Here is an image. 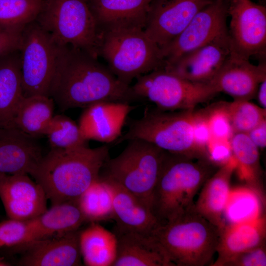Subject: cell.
Here are the masks:
<instances>
[{"label": "cell", "instance_id": "obj_1", "mask_svg": "<svg viewBox=\"0 0 266 266\" xmlns=\"http://www.w3.org/2000/svg\"><path fill=\"white\" fill-rule=\"evenodd\" d=\"M48 97L62 111L99 102L141 100L97 58L69 45H58Z\"/></svg>", "mask_w": 266, "mask_h": 266}, {"label": "cell", "instance_id": "obj_2", "mask_svg": "<svg viewBox=\"0 0 266 266\" xmlns=\"http://www.w3.org/2000/svg\"><path fill=\"white\" fill-rule=\"evenodd\" d=\"M109 147L88 145L52 149L43 156L30 175L43 189L52 204L77 201L99 177L109 159Z\"/></svg>", "mask_w": 266, "mask_h": 266}, {"label": "cell", "instance_id": "obj_3", "mask_svg": "<svg viewBox=\"0 0 266 266\" xmlns=\"http://www.w3.org/2000/svg\"><path fill=\"white\" fill-rule=\"evenodd\" d=\"M220 166L209 159L166 152L150 205L159 223L169 222L193 209L197 193Z\"/></svg>", "mask_w": 266, "mask_h": 266}, {"label": "cell", "instance_id": "obj_4", "mask_svg": "<svg viewBox=\"0 0 266 266\" xmlns=\"http://www.w3.org/2000/svg\"><path fill=\"white\" fill-rule=\"evenodd\" d=\"M99 56L121 82L130 85L133 79L162 68L160 47L138 26H115L101 30Z\"/></svg>", "mask_w": 266, "mask_h": 266}, {"label": "cell", "instance_id": "obj_5", "mask_svg": "<svg viewBox=\"0 0 266 266\" xmlns=\"http://www.w3.org/2000/svg\"><path fill=\"white\" fill-rule=\"evenodd\" d=\"M220 230L195 207L180 217L160 224L152 235L173 266H210Z\"/></svg>", "mask_w": 266, "mask_h": 266}, {"label": "cell", "instance_id": "obj_6", "mask_svg": "<svg viewBox=\"0 0 266 266\" xmlns=\"http://www.w3.org/2000/svg\"><path fill=\"white\" fill-rule=\"evenodd\" d=\"M197 116L194 109L164 111L146 108L141 117L130 121L128 131L115 141L116 144L141 139L170 153L210 159L208 153L195 139Z\"/></svg>", "mask_w": 266, "mask_h": 266}, {"label": "cell", "instance_id": "obj_7", "mask_svg": "<svg viewBox=\"0 0 266 266\" xmlns=\"http://www.w3.org/2000/svg\"><path fill=\"white\" fill-rule=\"evenodd\" d=\"M166 153L145 140H129L120 154L105 162L99 176L120 185L150 207Z\"/></svg>", "mask_w": 266, "mask_h": 266}, {"label": "cell", "instance_id": "obj_8", "mask_svg": "<svg viewBox=\"0 0 266 266\" xmlns=\"http://www.w3.org/2000/svg\"><path fill=\"white\" fill-rule=\"evenodd\" d=\"M36 21L58 45L99 57L101 31L86 0H44Z\"/></svg>", "mask_w": 266, "mask_h": 266}, {"label": "cell", "instance_id": "obj_9", "mask_svg": "<svg viewBox=\"0 0 266 266\" xmlns=\"http://www.w3.org/2000/svg\"><path fill=\"white\" fill-rule=\"evenodd\" d=\"M132 88L140 100L146 99L164 111L194 109L217 94L211 84L191 82L163 68L138 77Z\"/></svg>", "mask_w": 266, "mask_h": 266}, {"label": "cell", "instance_id": "obj_10", "mask_svg": "<svg viewBox=\"0 0 266 266\" xmlns=\"http://www.w3.org/2000/svg\"><path fill=\"white\" fill-rule=\"evenodd\" d=\"M58 47L36 20L23 29L19 51L24 97H48Z\"/></svg>", "mask_w": 266, "mask_h": 266}, {"label": "cell", "instance_id": "obj_11", "mask_svg": "<svg viewBox=\"0 0 266 266\" xmlns=\"http://www.w3.org/2000/svg\"><path fill=\"white\" fill-rule=\"evenodd\" d=\"M228 33L231 54L249 60L264 59L266 51V8L251 0H230Z\"/></svg>", "mask_w": 266, "mask_h": 266}, {"label": "cell", "instance_id": "obj_12", "mask_svg": "<svg viewBox=\"0 0 266 266\" xmlns=\"http://www.w3.org/2000/svg\"><path fill=\"white\" fill-rule=\"evenodd\" d=\"M229 3L230 0H213L198 12L185 29L161 49L163 66L190 51L228 35Z\"/></svg>", "mask_w": 266, "mask_h": 266}, {"label": "cell", "instance_id": "obj_13", "mask_svg": "<svg viewBox=\"0 0 266 266\" xmlns=\"http://www.w3.org/2000/svg\"><path fill=\"white\" fill-rule=\"evenodd\" d=\"M213 0H151L144 30L162 49L173 41L191 20Z\"/></svg>", "mask_w": 266, "mask_h": 266}, {"label": "cell", "instance_id": "obj_14", "mask_svg": "<svg viewBox=\"0 0 266 266\" xmlns=\"http://www.w3.org/2000/svg\"><path fill=\"white\" fill-rule=\"evenodd\" d=\"M230 54L228 35L190 51L161 68L191 82L210 84Z\"/></svg>", "mask_w": 266, "mask_h": 266}, {"label": "cell", "instance_id": "obj_15", "mask_svg": "<svg viewBox=\"0 0 266 266\" xmlns=\"http://www.w3.org/2000/svg\"><path fill=\"white\" fill-rule=\"evenodd\" d=\"M0 198L9 218L29 220L47 209L43 188L27 174L0 173Z\"/></svg>", "mask_w": 266, "mask_h": 266}, {"label": "cell", "instance_id": "obj_16", "mask_svg": "<svg viewBox=\"0 0 266 266\" xmlns=\"http://www.w3.org/2000/svg\"><path fill=\"white\" fill-rule=\"evenodd\" d=\"M266 79L265 60L258 65L230 54L211 81L217 93L224 92L234 100H249L257 94L259 84Z\"/></svg>", "mask_w": 266, "mask_h": 266}, {"label": "cell", "instance_id": "obj_17", "mask_svg": "<svg viewBox=\"0 0 266 266\" xmlns=\"http://www.w3.org/2000/svg\"><path fill=\"white\" fill-rule=\"evenodd\" d=\"M135 107L130 103L103 101L92 104L82 111L78 123L85 139L108 143L121 134L129 114Z\"/></svg>", "mask_w": 266, "mask_h": 266}, {"label": "cell", "instance_id": "obj_18", "mask_svg": "<svg viewBox=\"0 0 266 266\" xmlns=\"http://www.w3.org/2000/svg\"><path fill=\"white\" fill-rule=\"evenodd\" d=\"M80 231L36 240L25 245L27 249L19 262V265L81 266Z\"/></svg>", "mask_w": 266, "mask_h": 266}, {"label": "cell", "instance_id": "obj_19", "mask_svg": "<svg viewBox=\"0 0 266 266\" xmlns=\"http://www.w3.org/2000/svg\"><path fill=\"white\" fill-rule=\"evenodd\" d=\"M33 137L14 127L0 128V173L30 174L43 156Z\"/></svg>", "mask_w": 266, "mask_h": 266}, {"label": "cell", "instance_id": "obj_20", "mask_svg": "<svg viewBox=\"0 0 266 266\" xmlns=\"http://www.w3.org/2000/svg\"><path fill=\"white\" fill-rule=\"evenodd\" d=\"M117 242L112 266H173L152 235L114 228Z\"/></svg>", "mask_w": 266, "mask_h": 266}, {"label": "cell", "instance_id": "obj_21", "mask_svg": "<svg viewBox=\"0 0 266 266\" xmlns=\"http://www.w3.org/2000/svg\"><path fill=\"white\" fill-rule=\"evenodd\" d=\"M236 166L233 156L206 180L195 202V210L220 231L226 224L225 211L231 191V177Z\"/></svg>", "mask_w": 266, "mask_h": 266}, {"label": "cell", "instance_id": "obj_22", "mask_svg": "<svg viewBox=\"0 0 266 266\" xmlns=\"http://www.w3.org/2000/svg\"><path fill=\"white\" fill-rule=\"evenodd\" d=\"M100 177L107 181L112 191L115 227L152 235L160 224L150 206L118 184Z\"/></svg>", "mask_w": 266, "mask_h": 266}, {"label": "cell", "instance_id": "obj_23", "mask_svg": "<svg viewBox=\"0 0 266 266\" xmlns=\"http://www.w3.org/2000/svg\"><path fill=\"white\" fill-rule=\"evenodd\" d=\"M264 215L251 221L228 223L221 231L216 253L211 266H222L229 259L266 243Z\"/></svg>", "mask_w": 266, "mask_h": 266}, {"label": "cell", "instance_id": "obj_24", "mask_svg": "<svg viewBox=\"0 0 266 266\" xmlns=\"http://www.w3.org/2000/svg\"><path fill=\"white\" fill-rule=\"evenodd\" d=\"M151 0H87L102 30L112 26L133 25L144 28Z\"/></svg>", "mask_w": 266, "mask_h": 266}, {"label": "cell", "instance_id": "obj_25", "mask_svg": "<svg viewBox=\"0 0 266 266\" xmlns=\"http://www.w3.org/2000/svg\"><path fill=\"white\" fill-rule=\"evenodd\" d=\"M29 221L34 241L77 231L86 222L77 201L52 204Z\"/></svg>", "mask_w": 266, "mask_h": 266}, {"label": "cell", "instance_id": "obj_26", "mask_svg": "<svg viewBox=\"0 0 266 266\" xmlns=\"http://www.w3.org/2000/svg\"><path fill=\"white\" fill-rule=\"evenodd\" d=\"M23 97L18 50L0 57V128L14 127L15 112Z\"/></svg>", "mask_w": 266, "mask_h": 266}, {"label": "cell", "instance_id": "obj_27", "mask_svg": "<svg viewBox=\"0 0 266 266\" xmlns=\"http://www.w3.org/2000/svg\"><path fill=\"white\" fill-rule=\"evenodd\" d=\"M79 247L85 266H112L117 255V242L114 232L97 222L80 231Z\"/></svg>", "mask_w": 266, "mask_h": 266}, {"label": "cell", "instance_id": "obj_28", "mask_svg": "<svg viewBox=\"0 0 266 266\" xmlns=\"http://www.w3.org/2000/svg\"><path fill=\"white\" fill-rule=\"evenodd\" d=\"M55 103L44 95L23 97L17 108L14 127L37 138L45 136L54 115Z\"/></svg>", "mask_w": 266, "mask_h": 266}, {"label": "cell", "instance_id": "obj_29", "mask_svg": "<svg viewBox=\"0 0 266 266\" xmlns=\"http://www.w3.org/2000/svg\"><path fill=\"white\" fill-rule=\"evenodd\" d=\"M233 156L236 161L239 176L248 186L261 195L260 176L261 169L258 147L246 133H233L230 140Z\"/></svg>", "mask_w": 266, "mask_h": 266}, {"label": "cell", "instance_id": "obj_30", "mask_svg": "<svg viewBox=\"0 0 266 266\" xmlns=\"http://www.w3.org/2000/svg\"><path fill=\"white\" fill-rule=\"evenodd\" d=\"M77 203L86 222L113 220L112 191L107 181L100 176L81 195Z\"/></svg>", "mask_w": 266, "mask_h": 266}, {"label": "cell", "instance_id": "obj_31", "mask_svg": "<svg viewBox=\"0 0 266 266\" xmlns=\"http://www.w3.org/2000/svg\"><path fill=\"white\" fill-rule=\"evenodd\" d=\"M264 198L258 192L248 186L230 191L225 211L229 223L251 221L262 214Z\"/></svg>", "mask_w": 266, "mask_h": 266}, {"label": "cell", "instance_id": "obj_32", "mask_svg": "<svg viewBox=\"0 0 266 266\" xmlns=\"http://www.w3.org/2000/svg\"><path fill=\"white\" fill-rule=\"evenodd\" d=\"M44 0H0V29L21 31L36 20Z\"/></svg>", "mask_w": 266, "mask_h": 266}, {"label": "cell", "instance_id": "obj_33", "mask_svg": "<svg viewBox=\"0 0 266 266\" xmlns=\"http://www.w3.org/2000/svg\"><path fill=\"white\" fill-rule=\"evenodd\" d=\"M51 149L66 150L87 145L78 124L69 117L54 115L45 134Z\"/></svg>", "mask_w": 266, "mask_h": 266}, {"label": "cell", "instance_id": "obj_34", "mask_svg": "<svg viewBox=\"0 0 266 266\" xmlns=\"http://www.w3.org/2000/svg\"><path fill=\"white\" fill-rule=\"evenodd\" d=\"M246 100L225 103L233 133H247L266 120V110Z\"/></svg>", "mask_w": 266, "mask_h": 266}, {"label": "cell", "instance_id": "obj_35", "mask_svg": "<svg viewBox=\"0 0 266 266\" xmlns=\"http://www.w3.org/2000/svg\"><path fill=\"white\" fill-rule=\"evenodd\" d=\"M34 241L29 220L9 218L0 223V247L26 245Z\"/></svg>", "mask_w": 266, "mask_h": 266}, {"label": "cell", "instance_id": "obj_36", "mask_svg": "<svg viewBox=\"0 0 266 266\" xmlns=\"http://www.w3.org/2000/svg\"><path fill=\"white\" fill-rule=\"evenodd\" d=\"M224 105L202 112L209 126L212 138L227 140L233 134L230 120Z\"/></svg>", "mask_w": 266, "mask_h": 266}, {"label": "cell", "instance_id": "obj_37", "mask_svg": "<svg viewBox=\"0 0 266 266\" xmlns=\"http://www.w3.org/2000/svg\"><path fill=\"white\" fill-rule=\"evenodd\" d=\"M266 243L242 252L226 261L222 266H266Z\"/></svg>", "mask_w": 266, "mask_h": 266}, {"label": "cell", "instance_id": "obj_38", "mask_svg": "<svg viewBox=\"0 0 266 266\" xmlns=\"http://www.w3.org/2000/svg\"><path fill=\"white\" fill-rule=\"evenodd\" d=\"M22 31L0 29V57L19 49Z\"/></svg>", "mask_w": 266, "mask_h": 266}, {"label": "cell", "instance_id": "obj_39", "mask_svg": "<svg viewBox=\"0 0 266 266\" xmlns=\"http://www.w3.org/2000/svg\"><path fill=\"white\" fill-rule=\"evenodd\" d=\"M194 134L197 144L208 153L207 147L211 141L212 136L209 126L202 112H197Z\"/></svg>", "mask_w": 266, "mask_h": 266}, {"label": "cell", "instance_id": "obj_40", "mask_svg": "<svg viewBox=\"0 0 266 266\" xmlns=\"http://www.w3.org/2000/svg\"><path fill=\"white\" fill-rule=\"evenodd\" d=\"M226 141L216 140L214 143H209L207 147L211 160L220 166L233 156L230 144H227Z\"/></svg>", "mask_w": 266, "mask_h": 266}, {"label": "cell", "instance_id": "obj_41", "mask_svg": "<svg viewBox=\"0 0 266 266\" xmlns=\"http://www.w3.org/2000/svg\"><path fill=\"white\" fill-rule=\"evenodd\" d=\"M258 148L266 146V120L246 133Z\"/></svg>", "mask_w": 266, "mask_h": 266}, {"label": "cell", "instance_id": "obj_42", "mask_svg": "<svg viewBox=\"0 0 266 266\" xmlns=\"http://www.w3.org/2000/svg\"><path fill=\"white\" fill-rule=\"evenodd\" d=\"M257 94L258 100L262 107H266V79L263 81L259 85Z\"/></svg>", "mask_w": 266, "mask_h": 266}, {"label": "cell", "instance_id": "obj_43", "mask_svg": "<svg viewBox=\"0 0 266 266\" xmlns=\"http://www.w3.org/2000/svg\"><path fill=\"white\" fill-rule=\"evenodd\" d=\"M8 265H7L6 263L3 262H2V261H0V266H7Z\"/></svg>", "mask_w": 266, "mask_h": 266}, {"label": "cell", "instance_id": "obj_44", "mask_svg": "<svg viewBox=\"0 0 266 266\" xmlns=\"http://www.w3.org/2000/svg\"></svg>", "mask_w": 266, "mask_h": 266}]
</instances>
